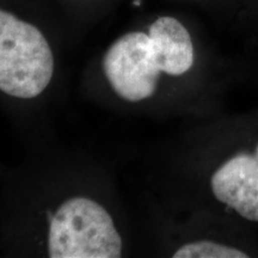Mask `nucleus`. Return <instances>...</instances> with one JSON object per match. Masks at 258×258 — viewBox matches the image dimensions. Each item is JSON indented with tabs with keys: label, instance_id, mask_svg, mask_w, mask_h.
I'll list each match as a JSON object with an SVG mask.
<instances>
[{
	"label": "nucleus",
	"instance_id": "1",
	"mask_svg": "<svg viewBox=\"0 0 258 258\" xmlns=\"http://www.w3.org/2000/svg\"><path fill=\"white\" fill-rule=\"evenodd\" d=\"M53 73V53L43 34L0 9V91L35 98L47 89Z\"/></svg>",
	"mask_w": 258,
	"mask_h": 258
},
{
	"label": "nucleus",
	"instance_id": "2",
	"mask_svg": "<svg viewBox=\"0 0 258 258\" xmlns=\"http://www.w3.org/2000/svg\"><path fill=\"white\" fill-rule=\"evenodd\" d=\"M48 253L51 258H118L122 239L103 206L88 198H72L51 218Z\"/></svg>",
	"mask_w": 258,
	"mask_h": 258
},
{
	"label": "nucleus",
	"instance_id": "3",
	"mask_svg": "<svg viewBox=\"0 0 258 258\" xmlns=\"http://www.w3.org/2000/svg\"><path fill=\"white\" fill-rule=\"evenodd\" d=\"M103 70L121 98L129 102L150 98L161 73L152 37L141 31L121 36L105 53Z\"/></svg>",
	"mask_w": 258,
	"mask_h": 258
},
{
	"label": "nucleus",
	"instance_id": "4",
	"mask_svg": "<svg viewBox=\"0 0 258 258\" xmlns=\"http://www.w3.org/2000/svg\"><path fill=\"white\" fill-rule=\"evenodd\" d=\"M212 190L219 201L258 222V146L253 156L239 154L225 163L212 177Z\"/></svg>",
	"mask_w": 258,
	"mask_h": 258
},
{
	"label": "nucleus",
	"instance_id": "5",
	"mask_svg": "<svg viewBox=\"0 0 258 258\" xmlns=\"http://www.w3.org/2000/svg\"><path fill=\"white\" fill-rule=\"evenodd\" d=\"M148 34L156 46L161 72L180 76L191 69L192 41L179 21L173 17H159L151 24Z\"/></svg>",
	"mask_w": 258,
	"mask_h": 258
},
{
	"label": "nucleus",
	"instance_id": "6",
	"mask_svg": "<svg viewBox=\"0 0 258 258\" xmlns=\"http://www.w3.org/2000/svg\"><path fill=\"white\" fill-rule=\"evenodd\" d=\"M247 254L233 247L213 243L195 241L183 245L173 254V258H246Z\"/></svg>",
	"mask_w": 258,
	"mask_h": 258
}]
</instances>
